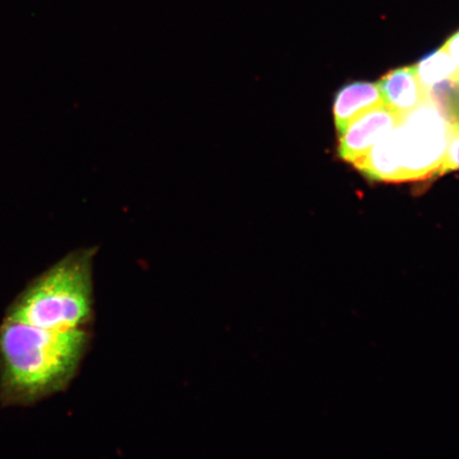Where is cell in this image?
Instances as JSON below:
<instances>
[{
  "mask_svg": "<svg viewBox=\"0 0 459 459\" xmlns=\"http://www.w3.org/2000/svg\"><path fill=\"white\" fill-rule=\"evenodd\" d=\"M91 341V329L38 328L3 317L0 323V404L28 407L65 392Z\"/></svg>",
  "mask_w": 459,
  "mask_h": 459,
  "instance_id": "obj_1",
  "label": "cell"
},
{
  "mask_svg": "<svg viewBox=\"0 0 459 459\" xmlns=\"http://www.w3.org/2000/svg\"><path fill=\"white\" fill-rule=\"evenodd\" d=\"M450 131V125L429 96L415 110L400 117L393 136L404 181L438 174Z\"/></svg>",
  "mask_w": 459,
  "mask_h": 459,
  "instance_id": "obj_2",
  "label": "cell"
},
{
  "mask_svg": "<svg viewBox=\"0 0 459 459\" xmlns=\"http://www.w3.org/2000/svg\"><path fill=\"white\" fill-rule=\"evenodd\" d=\"M399 120V115L385 105L359 115L340 134V157L346 162L354 164L378 141L392 134Z\"/></svg>",
  "mask_w": 459,
  "mask_h": 459,
  "instance_id": "obj_3",
  "label": "cell"
},
{
  "mask_svg": "<svg viewBox=\"0 0 459 459\" xmlns=\"http://www.w3.org/2000/svg\"><path fill=\"white\" fill-rule=\"evenodd\" d=\"M384 105L399 117L415 110L428 93L419 82L414 66L390 71L377 82Z\"/></svg>",
  "mask_w": 459,
  "mask_h": 459,
  "instance_id": "obj_4",
  "label": "cell"
},
{
  "mask_svg": "<svg viewBox=\"0 0 459 459\" xmlns=\"http://www.w3.org/2000/svg\"><path fill=\"white\" fill-rule=\"evenodd\" d=\"M381 106H384V101L377 83L354 82L343 86L338 91L333 107L338 134H342L359 115Z\"/></svg>",
  "mask_w": 459,
  "mask_h": 459,
  "instance_id": "obj_5",
  "label": "cell"
},
{
  "mask_svg": "<svg viewBox=\"0 0 459 459\" xmlns=\"http://www.w3.org/2000/svg\"><path fill=\"white\" fill-rule=\"evenodd\" d=\"M353 165L361 174L371 180L404 181L393 132L378 141L363 158L357 160Z\"/></svg>",
  "mask_w": 459,
  "mask_h": 459,
  "instance_id": "obj_6",
  "label": "cell"
},
{
  "mask_svg": "<svg viewBox=\"0 0 459 459\" xmlns=\"http://www.w3.org/2000/svg\"><path fill=\"white\" fill-rule=\"evenodd\" d=\"M414 68L419 82L427 93L435 85L455 78L459 74L455 61L452 59L444 46L423 57Z\"/></svg>",
  "mask_w": 459,
  "mask_h": 459,
  "instance_id": "obj_7",
  "label": "cell"
},
{
  "mask_svg": "<svg viewBox=\"0 0 459 459\" xmlns=\"http://www.w3.org/2000/svg\"><path fill=\"white\" fill-rule=\"evenodd\" d=\"M459 169V129L451 130L449 142H447L446 151L443 163H441L438 175L443 176L449 171Z\"/></svg>",
  "mask_w": 459,
  "mask_h": 459,
  "instance_id": "obj_8",
  "label": "cell"
},
{
  "mask_svg": "<svg viewBox=\"0 0 459 459\" xmlns=\"http://www.w3.org/2000/svg\"><path fill=\"white\" fill-rule=\"evenodd\" d=\"M444 48L452 56V59L455 61L459 70V30L453 33L452 36L446 39Z\"/></svg>",
  "mask_w": 459,
  "mask_h": 459,
  "instance_id": "obj_9",
  "label": "cell"
}]
</instances>
